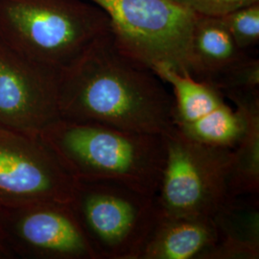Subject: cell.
I'll use <instances>...</instances> for the list:
<instances>
[{
  "label": "cell",
  "instance_id": "7",
  "mask_svg": "<svg viewBox=\"0 0 259 259\" xmlns=\"http://www.w3.org/2000/svg\"><path fill=\"white\" fill-rule=\"evenodd\" d=\"M0 248L6 258L97 259L68 204L0 205Z\"/></svg>",
  "mask_w": 259,
  "mask_h": 259
},
{
  "label": "cell",
  "instance_id": "13",
  "mask_svg": "<svg viewBox=\"0 0 259 259\" xmlns=\"http://www.w3.org/2000/svg\"><path fill=\"white\" fill-rule=\"evenodd\" d=\"M211 218L218 240L204 259L259 258V194L228 197Z\"/></svg>",
  "mask_w": 259,
  "mask_h": 259
},
{
  "label": "cell",
  "instance_id": "10",
  "mask_svg": "<svg viewBox=\"0 0 259 259\" xmlns=\"http://www.w3.org/2000/svg\"><path fill=\"white\" fill-rule=\"evenodd\" d=\"M153 70L172 90V121L179 133L206 145L229 149L237 145L246 129V119L222 93L168 66L158 65Z\"/></svg>",
  "mask_w": 259,
  "mask_h": 259
},
{
  "label": "cell",
  "instance_id": "9",
  "mask_svg": "<svg viewBox=\"0 0 259 259\" xmlns=\"http://www.w3.org/2000/svg\"><path fill=\"white\" fill-rule=\"evenodd\" d=\"M58 75L0 39V127L39 136L59 119Z\"/></svg>",
  "mask_w": 259,
  "mask_h": 259
},
{
  "label": "cell",
  "instance_id": "5",
  "mask_svg": "<svg viewBox=\"0 0 259 259\" xmlns=\"http://www.w3.org/2000/svg\"><path fill=\"white\" fill-rule=\"evenodd\" d=\"M110 19L116 45L154 68L168 66L189 74L192 31L198 14L174 0H87Z\"/></svg>",
  "mask_w": 259,
  "mask_h": 259
},
{
  "label": "cell",
  "instance_id": "2",
  "mask_svg": "<svg viewBox=\"0 0 259 259\" xmlns=\"http://www.w3.org/2000/svg\"><path fill=\"white\" fill-rule=\"evenodd\" d=\"M75 181H106L157 193L165 157L163 135L59 118L39 135Z\"/></svg>",
  "mask_w": 259,
  "mask_h": 259
},
{
  "label": "cell",
  "instance_id": "11",
  "mask_svg": "<svg viewBox=\"0 0 259 259\" xmlns=\"http://www.w3.org/2000/svg\"><path fill=\"white\" fill-rule=\"evenodd\" d=\"M254 56L236 45L219 17L198 15L189 56L193 78L220 92Z\"/></svg>",
  "mask_w": 259,
  "mask_h": 259
},
{
  "label": "cell",
  "instance_id": "8",
  "mask_svg": "<svg viewBox=\"0 0 259 259\" xmlns=\"http://www.w3.org/2000/svg\"><path fill=\"white\" fill-rule=\"evenodd\" d=\"M74 185L39 136L0 127V205L69 204Z\"/></svg>",
  "mask_w": 259,
  "mask_h": 259
},
{
  "label": "cell",
  "instance_id": "4",
  "mask_svg": "<svg viewBox=\"0 0 259 259\" xmlns=\"http://www.w3.org/2000/svg\"><path fill=\"white\" fill-rule=\"evenodd\" d=\"M68 204L97 259H138L157 215L154 196L106 181H75Z\"/></svg>",
  "mask_w": 259,
  "mask_h": 259
},
{
  "label": "cell",
  "instance_id": "6",
  "mask_svg": "<svg viewBox=\"0 0 259 259\" xmlns=\"http://www.w3.org/2000/svg\"><path fill=\"white\" fill-rule=\"evenodd\" d=\"M165 157L155 195L157 210L172 216H205L228 198L232 149L188 139L174 127L163 135Z\"/></svg>",
  "mask_w": 259,
  "mask_h": 259
},
{
  "label": "cell",
  "instance_id": "1",
  "mask_svg": "<svg viewBox=\"0 0 259 259\" xmlns=\"http://www.w3.org/2000/svg\"><path fill=\"white\" fill-rule=\"evenodd\" d=\"M61 118L138 133L173 128V96L152 68L127 55L111 30L95 38L58 75Z\"/></svg>",
  "mask_w": 259,
  "mask_h": 259
},
{
  "label": "cell",
  "instance_id": "17",
  "mask_svg": "<svg viewBox=\"0 0 259 259\" xmlns=\"http://www.w3.org/2000/svg\"><path fill=\"white\" fill-rule=\"evenodd\" d=\"M0 258H6V257H5V254H4V252H3V250H1V248H0Z\"/></svg>",
  "mask_w": 259,
  "mask_h": 259
},
{
  "label": "cell",
  "instance_id": "15",
  "mask_svg": "<svg viewBox=\"0 0 259 259\" xmlns=\"http://www.w3.org/2000/svg\"><path fill=\"white\" fill-rule=\"evenodd\" d=\"M219 19L236 45L253 54L259 44V2L233 10Z\"/></svg>",
  "mask_w": 259,
  "mask_h": 259
},
{
  "label": "cell",
  "instance_id": "3",
  "mask_svg": "<svg viewBox=\"0 0 259 259\" xmlns=\"http://www.w3.org/2000/svg\"><path fill=\"white\" fill-rule=\"evenodd\" d=\"M110 30L107 14L87 0H0V39L58 72Z\"/></svg>",
  "mask_w": 259,
  "mask_h": 259
},
{
  "label": "cell",
  "instance_id": "14",
  "mask_svg": "<svg viewBox=\"0 0 259 259\" xmlns=\"http://www.w3.org/2000/svg\"><path fill=\"white\" fill-rule=\"evenodd\" d=\"M246 119V129L232 149L228 197L259 194V96L233 101Z\"/></svg>",
  "mask_w": 259,
  "mask_h": 259
},
{
  "label": "cell",
  "instance_id": "12",
  "mask_svg": "<svg viewBox=\"0 0 259 259\" xmlns=\"http://www.w3.org/2000/svg\"><path fill=\"white\" fill-rule=\"evenodd\" d=\"M217 240L211 217L172 216L157 210L138 259H204Z\"/></svg>",
  "mask_w": 259,
  "mask_h": 259
},
{
  "label": "cell",
  "instance_id": "16",
  "mask_svg": "<svg viewBox=\"0 0 259 259\" xmlns=\"http://www.w3.org/2000/svg\"><path fill=\"white\" fill-rule=\"evenodd\" d=\"M198 15L221 17L233 10L259 2V0H174Z\"/></svg>",
  "mask_w": 259,
  "mask_h": 259
}]
</instances>
